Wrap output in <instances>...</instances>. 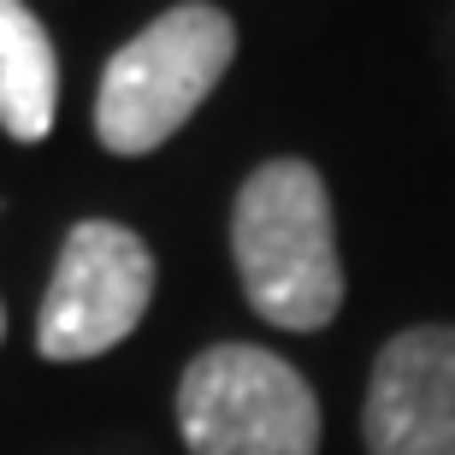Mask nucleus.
Listing matches in <instances>:
<instances>
[{"mask_svg": "<svg viewBox=\"0 0 455 455\" xmlns=\"http://www.w3.org/2000/svg\"><path fill=\"white\" fill-rule=\"evenodd\" d=\"M231 254L243 296L267 325L320 331L343 307V260L331 196L307 160H267L231 207Z\"/></svg>", "mask_w": 455, "mask_h": 455, "instance_id": "1", "label": "nucleus"}, {"mask_svg": "<svg viewBox=\"0 0 455 455\" xmlns=\"http://www.w3.org/2000/svg\"><path fill=\"white\" fill-rule=\"evenodd\" d=\"M231 60L236 24L220 6L184 0V6L160 12L148 30L131 36L107 60L101 89H95V136L113 154H154L220 89Z\"/></svg>", "mask_w": 455, "mask_h": 455, "instance_id": "2", "label": "nucleus"}, {"mask_svg": "<svg viewBox=\"0 0 455 455\" xmlns=\"http://www.w3.org/2000/svg\"><path fill=\"white\" fill-rule=\"evenodd\" d=\"M189 455H320V396L302 372L254 343H213L178 379Z\"/></svg>", "mask_w": 455, "mask_h": 455, "instance_id": "3", "label": "nucleus"}, {"mask_svg": "<svg viewBox=\"0 0 455 455\" xmlns=\"http://www.w3.org/2000/svg\"><path fill=\"white\" fill-rule=\"evenodd\" d=\"M154 302V254L136 231L113 220L71 225L60 267L42 296L36 349L48 361H95L142 325Z\"/></svg>", "mask_w": 455, "mask_h": 455, "instance_id": "4", "label": "nucleus"}, {"mask_svg": "<svg viewBox=\"0 0 455 455\" xmlns=\"http://www.w3.org/2000/svg\"><path fill=\"white\" fill-rule=\"evenodd\" d=\"M361 438L367 455H455V325H408L379 349Z\"/></svg>", "mask_w": 455, "mask_h": 455, "instance_id": "5", "label": "nucleus"}, {"mask_svg": "<svg viewBox=\"0 0 455 455\" xmlns=\"http://www.w3.org/2000/svg\"><path fill=\"white\" fill-rule=\"evenodd\" d=\"M60 113V60L24 0H0V131L42 142Z\"/></svg>", "mask_w": 455, "mask_h": 455, "instance_id": "6", "label": "nucleus"}, {"mask_svg": "<svg viewBox=\"0 0 455 455\" xmlns=\"http://www.w3.org/2000/svg\"><path fill=\"white\" fill-rule=\"evenodd\" d=\"M0 338H6V307H0Z\"/></svg>", "mask_w": 455, "mask_h": 455, "instance_id": "7", "label": "nucleus"}]
</instances>
